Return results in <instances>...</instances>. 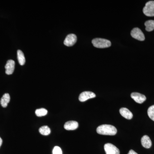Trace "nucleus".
Masks as SVG:
<instances>
[{
	"label": "nucleus",
	"mask_w": 154,
	"mask_h": 154,
	"mask_svg": "<svg viewBox=\"0 0 154 154\" xmlns=\"http://www.w3.org/2000/svg\"><path fill=\"white\" fill-rule=\"evenodd\" d=\"M96 131L99 134L105 135H115L117 129L115 127L110 125H102L97 128Z\"/></svg>",
	"instance_id": "obj_1"
},
{
	"label": "nucleus",
	"mask_w": 154,
	"mask_h": 154,
	"mask_svg": "<svg viewBox=\"0 0 154 154\" xmlns=\"http://www.w3.org/2000/svg\"><path fill=\"white\" fill-rule=\"evenodd\" d=\"M92 44L94 47L98 48H106L111 46V42L107 39L102 38H96L93 39Z\"/></svg>",
	"instance_id": "obj_2"
},
{
	"label": "nucleus",
	"mask_w": 154,
	"mask_h": 154,
	"mask_svg": "<svg viewBox=\"0 0 154 154\" xmlns=\"http://www.w3.org/2000/svg\"><path fill=\"white\" fill-rule=\"evenodd\" d=\"M143 12L147 17H154V1H149L146 3Z\"/></svg>",
	"instance_id": "obj_3"
},
{
	"label": "nucleus",
	"mask_w": 154,
	"mask_h": 154,
	"mask_svg": "<svg viewBox=\"0 0 154 154\" xmlns=\"http://www.w3.org/2000/svg\"><path fill=\"white\" fill-rule=\"evenodd\" d=\"M131 35L134 38L140 41H144L145 38L142 31L140 29L137 28H134L131 30Z\"/></svg>",
	"instance_id": "obj_4"
},
{
	"label": "nucleus",
	"mask_w": 154,
	"mask_h": 154,
	"mask_svg": "<svg viewBox=\"0 0 154 154\" xmlns=\"http://www.w3.org/2000/svg\"><path fill=\"white\" fill-rule=\"evenodd\" d=\"M104 149L106 154H120L119 149L112 144H105Z\"/></svg>",
	"instance_id": "obj_5"
},
{
	"label": "nucleus",
	"mask_w": 154,
	"mask_h": 154,
	"mask_svg": "<svg viewBox=\"0 0 154 154\" xmlns=\"http://www.w3.org/2000/svg\"><path fill=\"white\" fill-rule=\"evenodd\" d=\"M77 40V36L75 34H69L64 41V44L67 46H73L75 44Z\"/></svg>",
	"instance_id": "obj_6"
},
{
	"label": "nucleus",
	"mask_w": 154,
	"mask_h": 154,
	"mask_svg": "<svg viewBox=\"0 0 154 154\" xmlns=\"http://www.w3.org/2000/svg\"><path fill=\"white\" fill-rule=\"evenodd\" d=\"M96 94L90 91H85L80 94L79 100L80 102H84L88 99H92L96 97Z\"/></svg>",
	"instance_id": "obj_7"
},
{
	"label": "nucleus",
	"mask_w": 154,
	"mask_h": 154,
	"mask_svg": "<svg viewBox=\"0 0 154 154\" xmlns=\"http://www.w3.org/2000/svg\"><path fill=\"white\" fill-rule=\"evenodd\" d=\"M131 98L137 103L142 104L146 101V97L144 95L138 93H133L131 94Z\"/></svg>",
	"instance_id": "obj_8"
},
{
	"label": "nucleus",
	"mask_w": 154,
	"mask_h": 154,
	"mask_svg": "<svg viewBox=\"0 0 154 154\" xmlns=\"http://www.w3.org/2000/svg\"><path fill=\"white\" fill-rule=\"evenodd\" d=\"M15 66V63L14 60H8L5 66L6 73L8 75L12 74L14 72Z\"/></svg>",
	"instance_id": "obj_9"
},
{
	"label": "nucleus",
	"mask_w": 154,
	"mask_h": 154,
	"mask_svg": "<svg viewBox=\"0 0 154 154\" xmlns=\"http://www.w3.org/2000/svg\"><path fill=\"white\" fill-rule=\"evenodd\" d=\"M79 127V123L76 121H70L66 122L64 125L65 129L67 130H74Z\"/></svg>",
	"instance_id": "obj_10"
},
{
	"label": "nucleus",
	"mask_w": 154,
	"mask_h": 154,
	"mask_svg": "<svg viewBox=\"0 0 154 154\" xmlns=\"http://www.w3.org/2000/svg\"><path fill=\"white\" fill-rule=\"evenodd\" d=\"M141 144L146 149H149L151 147L152 143L150 138L147 135H144L141 138Z\"/></svg>",
	"instance_id": "obj_11"
},
{
	"label": "nucleus",
	"mask_w": 154,
	"mask_h": 154,
	"mask_svg": "<svg viewBox=\"0 0 154 154\" xmlns=\"http://www.w3.org/2000/svg\"><path fill=\"white\" fill-rule=\"evenodd\" d=\"M120 114L124 118L128 119H131L132 118L133 114L128 109L126 108H121L119 110Z\"/></svg>",
	"instance_id": "obj_12"
},
{
	"label": "nucleus",
	"mask_w": 154,
	"mask_h": 154,
	"mask_svg": "<svg viewBox=\"0 0 154 154\" xmlns=\"http://www.w3.org/2000/svg\"><path fill=\"white\" fill-rule=\"evenodd\" d=\"M11 97L8 94H4L0 101V103L3 107H6L10 102Z\"/></svg>",
	"instance_id": "obj_13"
},
{
	"label": "nucleus",
	"mask_w": 154,
	"mask_h": 154,
	"mask_svg": "<svg viewBox=\"0 0 154 154\" xmlns=\"http://www.w3.org/2000/svg\"><path fill=\"white\" fill-rule=\"evenodd\" d=\"M17 57H18V61L19 63L21 65L23 66L25 63V58L24 54L22 51L19 50L17 51Z\"/></svg>",
	"instance_id": "obj_14"
},
{
	"label": "nucleus",
	"mask_w": 154,
	"mask_h": 154,
	"mask_svg": "<svg viewBox=\"0 0 154 154\" xmlns=\"http://www.w3.org/2000/svg\"><path fill=\"white\" fill-rule=\"evenodd\" d=\"M146 26V31H152L154 30V20H148L145 23Z\"/></svg>",
	"instance_id": "obj_15"
},
{
	"label": "nucleus",
	"mask_w": 154,
	"mask_h": 154,
	"mask_svg": "<svg viewBox=\"0 0 154 154\" xmlns=\"http://www.w3.org/2000/svg\"><path fill=\"white\" fill-rule=\"evenodd\" d=\"M39 132L43 135H48L51 133V130L48 126L41 127L39 129Z\"/></svg>",
	"instance_id": "obj_16"
},
{
	"label": "nucleus",
	"mask_w": 154,
	"mask_h": 154,
	"mask_svg": "<svg viewBox=\"0 0 154 154\" xmlns=\"http://www.w3.org/2000/svg\"><path fill=\"white\" fill-rule=\"evenodd\" d=\"M47 113V110L45 108H40V109H37L35 111L36 115L38 117L44 116L46 115Z\"/></svg>",
	"instance_id": "obj_17"
},
{
	"label": "nucleus",
	"mask_w": 154,
	"mask_h": 154,
	"mask_svg": "<svg viewBox=\"0 0 154 154\" xmlns=\"http://www.w3.org/2000/svg\"><path fill=\"white\" fill-rule=\"evenodd\" d=\"M147 113L149 117L154 121V105L149 107Z\"/></svg>",
	"instance_id": "obj_18"
},
{
	"label": "nucleus",
	"mask_w": 154,
	"mask_h": 154,
	"mask_svg": "<svg viewBox=\"0 0 154 154\" xmlns=\"http://www.w3.org/2000/svg\"><path fill=\"white\" fill-rule=\"evenodd\" d=\"M53 154H62V151L60 147L57 146L53 149Z\"/></svg>",
	"instance_id": "obj_19"
},
{
	"label": "nucleus",
	"mask_w": 154,
	"mask_h": 154,
	"mask_svg": "<svg viewBox=\"0 0 154 154\" xmlns=\"http://www.w3.org/2000/svg\"><path fill=\"white\" fill-rule=\"evenodd\" d=\"M128 154H138L136 152L134 151L133 150H130L129 151V152Z\"/></svg>",
	"instance_id": "obj_20"
},
{
	"label": "nucleus",
	"mask_w": 154,
	"mask_h": 154,
	"mask_svg": "<svg viewBox=\"0 0 154 154\" xmlns=\"http://www.w3.org/2000/svg\"><path fill=\"white\" fill-rule=\"evenodd\" d=\"M3 141L1 137H0V147H1V146H2V144Z\"/></svg>",
	"instance_id": "obj_21"
}]
</instances>
